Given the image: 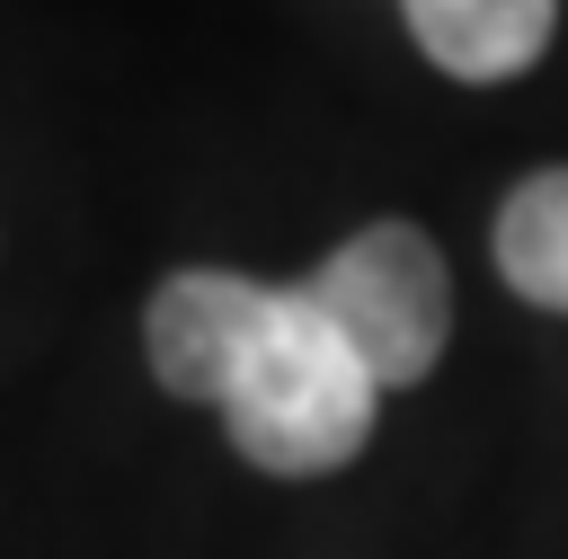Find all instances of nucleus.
<instances>
[{"label":"nucleus","instance_id":"nucleus-1","mask_svg":"<svg viewBox=\"0 0 568 559\" xmlns=\"http://www.w3.org/2000/svg\"><path fill=\"white\" fill-rule=\"evenodd\" d=\"M142 346H151V373L178 399L222 408L231 444L275 479L355 461L382 408L373 364L337 337L311 284H248L222 266H186L151 293Z\"/></svg>","mask_w":568,"mask_h":559},{"label":"nucleus","instance_id":"nucleus-4","mask_svg":"<svg viewBox=\"0 0 568 559\" xmlns=\"http://www.w3.org/2000/svg\"><path fill=\"white\" fill-rule=\"evenodd\" d=\"M497 275L532 311H568V169H532L497 204Z\"/></svg>","mask_w":568,"mask_h":559},{"label":"nucleus","instance_id":"nucleus-3","mask_svg":"<svg viewBox=\"0 0 568 559\" xmlns=\"http://www.w3.org/2000/svg\"><path fill=\"white\" fill-rule=\"evenodd\" d=\"M399 9L417 53L453 80H515L541 62L559 27V0H399Z\"/></svg>","mask_w":568,"mask_h":559},{"label":"nucleus","instance_id":"nucleus-2","mask_svg":"<svg viewBox=\"0 0 568 559\" xmlns=\"http://www.w3.org/2000/svg\"><path fill=\"white\" fill-rule=\"evenodd\" d=\"M302 284L337 319V337L373 364L382 390H408V382L435 373V355L453 337V275H444V257L417 222H364Z\"/></svg>","mask_w":568,"mask_h":559}]
</instances>
